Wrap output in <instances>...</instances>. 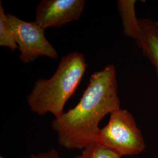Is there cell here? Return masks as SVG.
<instances>
[{
  "label": "cell",
  "instance_id": "cell-3",
  "mask_svg": "<svg viewBox=\"0 0 158 158\" xmlns=\"http://www.w3.org/2000/svg\"><path fill=\"white\" fill-rule=\"evenodd\" d=\"M95 143L121 158L138 154L145 147L133 115L121 108L110 114L107 124L100 130Z\"/></svg>",
  "mask_w": 158,
  "mask_h": 158
},
{
  "label": "cell",
  "instance_id": "cell-9",
  "mask_svg": "<svg viewBox=\"0 0 158 158\" xmlns=\"http://www.w3.org/2000/svg\"><path fill=\"white\" fill-rule=\"evenodd\" d=\"M29 158H60V156L56 150L51 149L45 152L40 153L38 155L32 154Z\"/></svg>",
  "mask_w": 158,
  "mask_h": 158
},
{
  "label": "cell",
  "instance_id": "cell-8",
  "mask_svg": "<svg viewBox=\"0 0 158 158\" xmlns=\"http://www.w3.org/2000/svg\"><path fill=\"white\" fill-rule=\"evenodd\" d=\"M76 158H121L107 149L93 143L86 147Z\"/></svg>",
  "mask_w": 158,
  "mask_h": 158
},
{
  "label": "cell",
  "instance_id": "cell-2",
  "mask_svg": "<svg viewBox=\"0 0 158 158\" xmlns=\"http://www.w3.org/2000/svg\"><path fill=\"white\" fill-rule=\"evenodd\" d=\"M87 67L85 56L77 52L62 58L49 79L37 80L27 98L31 111L39 115L50 113L55 118L63 112L66 103L77 89Z\"/></svg>",
  "mask_w": 158,
  "mask_h": 158
},
{
  "label": "cell",
  "instance_id": "cell-5",
  "mask_svg": "<svg viewBox=\"0 0 158 158\" xmlns=\"http://www.w3.org/2000/svg\"><path fill=\"white\" fill-rule=\"evenodd\" d=\"M18 49L19 59L23 63L32 62L38 57L57 59L58 53L45 36V29L35 21L28 22L7 14Z\"/></svg>",
  "mask_w": 158,
  "mask_h": 158
},
{
  "label": "cell",
  "instance_id": "cell-10",
  "mask_svg": "<svg viewBox=\"0 0 158 158\" xmlns=\"http://www.w3.org/2000/svg\"><path fill=\"white\" fill-rule=\"evenodd\" d=\"M0 158H4V157H2V156H1V157H0Z\"/></svg>",
  "mask_w": 158,
  "mask_h": 158
},
{
  "label": "cell",
  "instance_id": "cell-1",
  "mask_svg": "<svg viewBox=\"0 0 158 158\" xmlns=\"http://www.w3.org/2000/svg\"><path fill=\"white\" fill-rule=\"evenodd\" d=\"M119 108L116 69L109 64L91 76L76 106L52 121L59 145L70 150H83L95 143L100 121Z\"/></svg>",
  "mask_w": 158,
  "mask_h": 158
},
{
  "label": "cell",
  "instance_id": "cell-4",
  "mask_svg": "<svg viewBox=\"0 0 158 158\" xmlns=\"http://www.w3.org/2000/svg\"><path fill=\"white\" fill-rule=\"evenodd\" d=\"M135 5L127 1L118 6L124 33L135 41L142 54L154 66L158 80V23L149 18L138 19Z\"/></svg>",
  "mask_w": 158,
  "mask_h": 158
},
{
  "label": "cell",
  "instance_id": "cell-7",
  "mask_svg": "<svg viewBox=\"0 0 158 158\" xmlns=\"http://www.w3.org/2000/svg\"><path fill=\"white\" fill-rule=\"evenodd\" d=\"M0 46L7 47L12 51L18 49L13 30L1 1L0 2Z\"/></svg>",
  "mask_w": 158,
  "mask_h": 158
},
{
  "label": "cell",
  "instance_id": "cell-6",
  "mask_svg": "<svg viewBox=\"0 0 158 158\" xmlns=\"http://www.w3.org/2000/svg\"><path fill=\"white\" fill-rule=\"evenodd\" d=\"M85 5L84 0H42L36 7L35 22L45 30L60 28L78 20Z\"/></svg>",
  "mask_w": 158,
  "mask_h": 158
}]
</instances>
